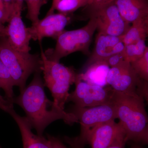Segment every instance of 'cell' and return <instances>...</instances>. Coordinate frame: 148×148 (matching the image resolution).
I'll return each instance as SVG.
<instances>
[{"label": "cell", "mask_w": 148, "mask_h": 148, "mask_svg": "<svg viewBox=\"0 0 148 148\" xmlns=\"http://www.w3.org/2000/svg\"><path fill=\"white\" fill-rule=\"evenodd\" d=\"M40 73H35L31 82L14 98L13 103L22 108L32 128L42 136L46 127L55 121L63 120L70 125L78 121L73 114L60 108L47 98Z\"/></svg>", "instance_id": "cell-1"}, {"label": "cell", "mask_w": 148, "mask_h": 148, "mask_svg": "<svg viewBox=\"0 0 148 148\" xmlns=\"http://www.w3.org/2000/svg\"><path fill=\"white\" fill-rule=\"evenodd\" d=\"M145 99L137 94H128L114 90L112 101L115 105L117 119L126 134V142L147 145L148 118Z\"/></svg>", "instance_id": "cell-2"}, {"label": "cell", "mask_w": 148, "mask_h": 148, "mask_svg": "<svg viewBox=\"0 0 148 148\" xmlns=\"http://www.w3.org/2000/svg\"><path fill=\"white\" fill-rule=\"evenodd\" d=\"M0 58L12 78L14 86H18L20 91L26 87L27 80L32 73L42 72L40 55L14 49L6 36H0Z\"/></svg>", "instance_id": "cell-3"}, {"label": "cell", "mask_w": 148, "mask_h": 148, "mask_svg": "<svg viewBox=\"0 0 148 148\" xmlns=\"http://www.w3.org/2000/svg\"><path fill=\"white\" fill-rule=\"evenodd\" d=\"M40 57L45 86L51 92L55 105L64 110L69 88L75 83L77 74L73 67H66L59 62L48 59L42 47Z\"/></svg>", "instance_id": "cell-4"}, {"label": "cell", "mask_w": 148, "mask_h": 148, "mask_svg": "<svg viewBox=\"0 0 148 148\" xmlns=\"http://www.w3.org/2000/svg\"><path fill=\"white\" fill-rule=\"evenodd\" d=\"M89 18L87 24L82 28L62 32L56 39L55 48L45 52L48 59L59 62L63 57L76 51L90 55L89 47L97 25L94 18Z\"/></svg>", "instance_id": "cell-5"}, {"label": "cell", "mask_w": 148, "mask_h": 148, "mask_svg": "<svg viewBox=\"0 0 148 148\" xmlns=\"http://www.w3.org/2000/svg\"><path fill=\"white\" fill-rule=\"evenodd\" d=\"M106 82L117 92L137 94L148 101V81L140 78L130 63L124 61L109 70Z\"/></svg>", "instance_id": "cell-6"}, {"label": "cell", "mask_w": 148, "mask_h": 148, "mask_svg": "<svg viewBox=\"0 0 148 148\" xmlns=\"http://www.w3.org/2000/svg\"><path fill=\"white\" fill-rule=\"evenodd\" d=\"M89 18L95 19L98 33L116 36H122L131 24L123 18L114 1L111 2L86 6Z\"/></svg>", "instance_id": "cell-7"}, {"label": "cell", "mask_w": 148, "mask_h": 148, "mask_svg": "<svg viewBox=\"0 0 148 148\" xmlns=\"http://www.w3.org/2000/svg\"><path fill=\"white\" fill-rule=\"evenodd\" d=\"M80 145L90 144L91 148H108L125 144L126 134L120 123L114 121L103 123L87 131L81 138H74Z\"/></svg>", "instance_id": "cell-8"}, {"label": "cell", "mask_w": 148, "mask_h": 148, "mask_svg": "<svg viewBox=\"0 0 148 148\" xmlns=\"http://www.w3.org/2000/svg\"><path fill=\"white\" fill-rule=\"evenodd\" d=\"M75 89L69 93L67 102H72L78 107H91L112 103L114 90L91 84L83 80L77 74Z\"/></svg>", "instance_id": "cell-9"}, {"label": "cell", "mask_w": 148, "mask_h": 148, "mask_svg": "<svg viewBox=\"0 0 148 148\" xmlns=\"http://www.w3.org/2000/svg\"><path fill=\"white\" fill-rule=\"evenodd\" d=\"M69 112L73 114L81 124L80 135L78 137L79 138L83 137L88 130L96 125L117 119L116 107L113 102L84 108L74 105Z\"/></svg>", "instance_id": "cell-10"}, {"label": "cell", "mask_w": 148, "mask_h": 148, "mask_svg": "<svg viewBox=\"0 0 148 148\" xmlns=\"http://www.w3.org/2000/svg\"><path fill=\"white\" fill-rule=\"evenodd\" d=\"M70 14L60 12L53 13L40 19L36 24L28 28L32 39L38 41L40 43L46 37L56 40L71 21Z\"/></svg>", "instance_id": "cell-11"}, {"label": "cell", "mask_w": 148, "mask_h": 148, "mask_svg": "<svg viewBox=\"0 0 148 148\" xmlns=\"http://www.w3.org/2000/svg\"><path fill=\"white\" fill-rule=\"evenodd\" d=\"M22 8L15 2L8 26L7 27V38L12 47L18 51L27 53L31 50L29 44L32 37L28 28L22 21Z\"/></svg>", "instance_id": "cell-12"}, {"label": "cell", "mask_w": 148, "mask_h": 148, "mask_svg": "<svg viewBox=\"0 0 148 148\" xmlns=\"http://www.w3.org/2000/svg\"><path fill=\"white\" fill-rule=\"evenodd\" d=\"M124 47L123 36H116L98 33L95 47L85 64V69L95 63H102L110 56L122 52Z\"/></svg>", "instance_id": "cell-13"}, {"label": "cell", "mask_w": 148, "mask_h": 148, "mask_svg": "<svg viewBox=\"0 0 148 148\" xmlns=\"http://www.w3.org/2000/svg\"><path fill=\"white\" fill-rule=\"evenodd\" d=\"M8 114L17 123L21 132L23 148H51L49 140L42 136L33 133L32 127L26 116H20L14 109Z\"/></svg>", "instance_id": "cell-14"}, {"label": "cell", "mask_w": 148, "mask_h": 148, "mask_svg": "<svg viewBox=\"0 0 148 148\" xmlns=\"http://www.w3.org/2000/svg\"><path fill=\"white\" fill-rule=\"evenodd\" d=\"M114 3L122 17L129 24L148 16V0H114Z\"/></svg>", "instance_id": "cell-15"}, {"label": "cell", "mask_w": 148, "mask_h": 148, "mask_svg": "<svg viewBox=\"0 0 148 148\" xmlns=\"http://www.w3.org/2000/svg\"><path fill=\"white\" fill-rule=\"evenodd\" d=\"M148 36V16L137 18L131 23L127 32L123 36L124 45L146 40Z\"/></svg>", "instance_id": "cell-16"}, {"label": "cell", "mask_w": 148, "mask_h": 148, "mask_svg": "<svg viewBox=\"0 0 148 148\" xmlns=\"http://www.w3.org/2000/svg\"><path fill=\"white\" fill-rule=\"evenodd\" d=\"M110 69L103 63L92 64L86 69L85 73L79 74L83 80L91 84L104 87L107 84L106 77Z\"/></svg>", "instance_id": "cell-17"}, {"label": "cell", "mask_w": 148, "mask_h": 148, "mask_svg": "<svg viewBox=\"0 0 148 148\" xmlns=\"http://www.w3.org/2000/svg\"><path fill=\"white\" fill-rule=\"evenodd\" d=\"M14 86L13 79L0 58V88H1L4 91L5 98L13 104L14 98L13 90Z\"/></svg>", "instance_id": "cell-18"}, {"label": "cell", "mask_w": 148, "mask_h": 148, "mask_svg": "<svg viewBox=\"0 0 148 148\" xmlns=\"http://www.w3.org/2000/svg\"><path fill=\"white\" fill-rule=\"evenodd\" d=\"M146 40H140L135 43L125 46L123 51L125 61L131 63L142 57L144 55L147 47Z\"/></svg>", "instance_id": "cell-19"}, {"label": "cell", "mask_w": 148, "mask_h": 148, "mask_svg": "<svg viewBox=\"0 0 148 148\" xmlns=\"http://www.w3.org/2000/svg\"><path fill=\"white\" fill-rule=\"evenodd\" d=\"M89 0H61L56 5L55 10L60 13L71 14L80 8L86 6Z\"/></svg>", "instance_id": "cell-20"}, {"label": "cell", "mask_w": 148, "mask_h": 148, "mask_svg": "<svg viewBox=\"0 0 148 148\" xmlns=\"http://www.w3.org/2000/svg\"><path fill=\"white\" fill-rule=\"evenodd\" d=\"M27 7L26 17L32 21V24L39 21L40 10L43 5L47 3L49 0H25Z\"/></svg>", "instance_id": "cell-21"}, {"label": "cell", "mask_w": 148, "mask_h": 148, "mask_svg": "<svg viewBox=\"0 0 148 148\" xmlns=\"http://www.w3.org/2000/svg\"><path fill=\"white\" fill-rule=\"evenodd\" d=\"M132 69L140 78L148 82V47L144 55L136 61L130 63Z\"/></svg>", "instance_id": "cell-22"}, {"label": "cell", "mask_w": 148, "mask_h": 148, "mask_svg": "<svg viewBox=\"0 0 148 148\" xmlns=\"http://www.w3.org/2000/svg\"><path fill=\"white\" fill-rule=\"evenodd\" d=\"M5 3V7L3 9L0 8V23L3 24L9 21L15 4V2Z\"/></svg>", "instance_id": "cell-23"}, {"label": "cell", "mask_w": 148, "mask_h": 148, "mask_svg": "<svg viewBox=\"0 0 148 148\" xmlns=\"http://www.w3.org/2000/svg\"><path fill=\"white\" fill-rule=\"evenodd\" d=\"M124 61V55L122 51L110 56L102 63L106 64L111 68L116 66Z\"/></svg>", "instance_id": "cell-24"}, {"label": "cell", "mask_w": 148, "mask_h": 148, "mask_svg": "<svg viewBox=\"0 0 148 148\" xmlns=\"http://www.w3.org/2000/svg\"><path fill=\"white\" fill-rule=\"evenodd\" d=\"M64 140L66 143L70 145L71 148H83L78 143L76 142L73 138H70L68 137H65L64 138ZM125 144H121V145H117L112 146L108 148H125Z\"/></svg>", "instance_id": "cell-25"}, {"label": "cell", "mask_w": 148, "mask_h": 148, "mask_svg": "<svg viewBox=\"0 0 148 148\" xmlns=\"http://www.w3.org/2000/svg\"><path fill=\"white\" fill-rule=\"evenodd\" d=\"M47 139L49 140L51 148H68L64 145L59 138L47 134Z\"/></svg>", "instance_id": "cell-26"}, {"label": "cell", "mask_w": 148, "mask_h": 148, "mask_svg": "<svg viewBox=\"0 0 148 148\" xmlns=\"http://www.w3.org/2000/svg\"><path fill=\"white\" fill-rule=\"evenodd\" d=\"M14 109L13 103L8 101L0 94V109L8 113L9 112Z\"/></svg>", "instance_id": "cell-27"}, {"label": "cell", "mask_w": 148, "mask_h": 148, "mask_svg": "<svg viewBox=\"0 0 148 148\" xmlns=\"http://www.w3.org/2000/svg\"><path fill=\"white\" fill-rule=\"evenodd\" d=\"M114 0H89L88 5H98L103 4L113 1Z\"/></svg>", "instance_id": "cell-28"}, {"label": "cell", "mask_w": 148, "mask_h": 148, "mask_svg": "<svg viewBox=\"0 0 148 148\" xmlns=\"http://www.w3.org/2000/svg\"><path fill=\"white\" fill-rule=\"evenodd\" d=\"M61 0H53L52 5H51V7L49 9V10L47 12L46 15H49V14H52L54 13V11L55 10V8L56 5L58 4Z\"/></svg>", "instance_id": "cell-29"}, {"label": "cell", "mask_w": 148, "mask_h": 148, "mask_svg": "<svg viewBox=\"0 0 148 148\" xmlns=\"http://www.w3.org/2000/svg\"><path fill=\"white\" fill-rule=\"evenodd\" d=\"M1 36L7 37V27L0 23V36Z\"/></svg>", "instance_id": "cell-30"}, {"label": "cell", "mask_w": 148, "mask_h": 148, "mask_svg": "<svg viewBox=\"0 0 148 148\" xmlns=\"http://www.w3.org/2000/svg\"><path fill=\"white\" fill-rule=\"evenodd\" d=\"M24 0H15V3L20 7L23 8Z\"/></svg>", "instance_id": "cell-31"}, {"label": "cell", "mask_w": 148, "mask_h": 148, "mask_svg": "<svg viewBox=\"0 0 148 148\" xmlns=\"http://www.w3.org/2000/svg\"><path fill=\"white\" fill-rule=\"evenodd\" d=\"M4 2L6 3H12L14 2H15V0H3Z\"/></svg>", "instance_id": "cell-32"}, {"label": "cell", "mask_w": 148, "mask_h": 148, "mask_svg": "<svg viewBox=\"0 0 148 148\" xmlns=\"http://www.w3.org/2000/svg\"><path fill=\"white\" fill-rule=\"evenodd\" d=\"M143 148L142 147H139V146H134V147H132V148Z\"/></svg>", "instance_id": "cell-33"}, {"label": "cell", "mask_w": 148, "mask_h": 148, "mask_svg": "<svg viewBox=\"0 0 148 148\" xmlns=\"http://www.w3.org/2000/svg\"><path fill=\"white\" fill-rule=\"evenodd\" d=\"M2 1H3V0H0V2Z\"/></svg>", "instance_id": "cell-34"}, {"label": "cell", "mask_w": 148, "mask_h": 148, "mask_svg": "<svg viewBox=\"0 0 148 148\" xmlns=\"http://www.w3.org/2000/svg\"><path fill=\"white\" fill-rule=\"evenodd\" d=\"M0 148H1V147H0Z\"/></svg>", "instance_id": "cell-35"}]
</instances>
